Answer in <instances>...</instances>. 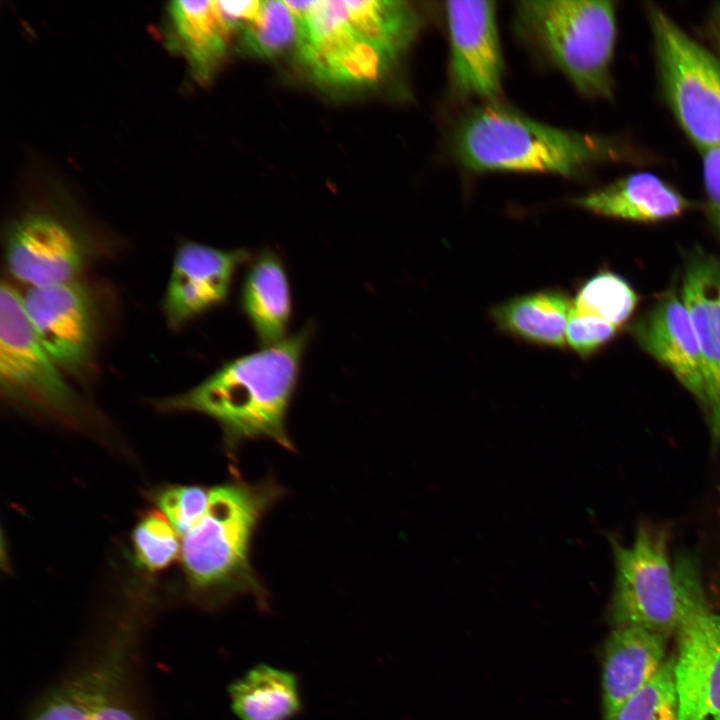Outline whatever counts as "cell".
I'll return each instance as SVG.
<instances>
[{
    "label": "cell",
    "instance_id": "cell-1",
    "mask_svg": "<svg viewBox=\"0 0 720 720\" xmlns=\"http://www.w3.org/2000/svg\"><path fill=\"white\" fill-rule=\"evenodd\" d=\"M311 335L307 325L281 342L231 359L189 391L164 400L162 407L213 418L230 454L243 442L261 438L294 452L286 420Z\"/></svg>",
    "mask_w": 720,
    "mask_h": 720
},
{
    "label": "cell",
    "instance_id": "cell-2",
    "mask_svg": "<svg viewBox=\"0 0 720 720\" xmlns=\"http://www.w3.org/2000/svg\"><path fill=\"white\" fill-rule=\"evenodd\" d=\"M285 494L269 477L232 479L210 489L205 513L184 535L181 556L190 584L216 602L241 595L269 609V593L252 565V544L265 514Z\"/></svg>",
    "mask_w": 720,
    "mask_h": 720
},
{
    "label": "cell",
    "instance_id": "cell-3",
    "mask_svg": "<svg viewBox=\"0 0 720 720\" xmlns=\"http://www.w3.org/2000/svg\"><path fill=\"white\" fill-rule=\"evenodd\" d=\"M452 151L473 172L512 171L575 176L616 160V140L538 122L501 103L485 102L457 123Z\"/></svg>",
    "mask_w": 720,
    "mask_h": 720
},
{
    "label": "cell",
    "instance_id": "cell-4",
    "mask_svg": "<svg viewBox=\"0 0 720 720\" xmlns=\"http://www.w3.org/2000/svg\"><path fill=\"white\" fill-rule=\"evenodd\" d=\"M611 546L613 628L635 626L669 637L687 617L708 605L696 556L682 552L672 561L663 530L640 526L631 544L614 539Z\"/></svg>",
    "mask_w": 720,
    "mask_h": 720
},
{
    "label": "cell",
    "instance_id": "cell-5",
    "mask_svg": "<svg viewBox=\"0 0 720 720\" xmlns=\"http://www.w3.org/2000/svg\"><path fill=\"white\" fill-rule=\"evenodd\" d=\"M516 24L584 96L613 95L611 66L617 40L613 1L525 0Z\"/></svg>",
    "mask_w": 720,
    "mask_h": 720
},
{
    "label": "cell",
    "instance_id": "cell-6",
    "mask_svg": "<svg viewBox=\"0 0 720 720\" xmlns=\"http://www.w3.org/2000/svg\"><path fill=\"white\" fill-rule=\"evenodd\" d=\"M662 95L701 152L720 147V56L687 34L665 11L647 8Z\"/></svg>",
    "mask_w": 720,
    "mask_h": 720
},
{
    "label": "cell",
    "instance_id": "cell-7",
    "mask_svg": "<svg viewBox=\"0 0 720 720\" xmlns=\"http://www.w3.org/2000/svg\"><path fill=\"white\" fill-rule=\"evenodd\" d=\"M0 384L11 401L68 420L78 416L75 392L38 339L22 297L6 282L0 289Z\"/></svg>",
    "mask_w": 720,
    "mask_h": 720
},
{
    "label": "cell",
    "instance_id": "cell-8",
    "mask_svg": "<svg viewBox=\"0 0 720 720\" xmlns=\"http://www.w3.org/2000/svg\"><path fill=\"white\" fill-rule=\"evenodd\" d=\"M449 79L457 96L495 102L504 62L494 1H447Z\"/></svg>",
    "mask_w": 720,
    "mask_h": 720
},
{
    "label": "cell",
    "instance_id": "cell-9",
    "mask_svg": "<svg viewBox=\"0 0 720 720\" xmlns=\"http://www.w3.org/2000/svg\"><path fill=\"white\" fill-rule=\"evenodd\" d=\"M22 305L57 366L82 374L90 365L95 341L94 306L87 289L76 281L31 287Z\"/></svg>",
    "mask_w": 720,
    "mask_h": 720
},
{
    "label": "cell",
    "instance_id": "cell-10",
    "mask_svg": "<svg viewBox=\"0 0 720 720\" xmlns=\"http://www.w3.org/2000/svg\"><path fill=\"white\" fill-rule=\"evenodd\" d=\"M253 255L247 249L182 244L174 257L163 308L169 324L179 327L222 305L239 268Z\"/></svg>",
    "mask_w": 720,
    "mask_h": 720
},
{
    "label": "cell",
    "instance_id": "cell-11",
    "mask_svg": "<svg viewBox=\"0 0 720 720\" xmlns=\"http://www.w3.org/2000/svg\"><path fill=\"white\" fill-rule=\"evenodd\" d=\"M675 635L678 720H720V613L706 605Z\"/></svg>",
    "mask_w": 720,
    "mask_h": 720
},
{
    "label": "cell",
    "instance_id": "cell-12",
    "mask_svg": "<svg viewBox=\"0 0 720 720\" xmlns=\"http://www.w3.org/2000/svg\"><path fill=\"white\" fill-rule=\"evenodd\" d=\"M11 274L31 287L75 281L85 263V249L65 224L47 215L18 221L6 241Z\"/></svg>",
    "mask_w": 720,
    "mask_h": 720
},
{
    "label": "cell",
    "instance_id": "cell-13",
    "mask_svg": "<svg viewBox=\"0 0 720 720\" xmlns=\"http://www.w3.org/2000/svg\"><path fill=\"white\" fill-rule=\"evenodd\" d=\"M638 343L667 367L704 409L706 378L696 333L681 297L666 294L635 322Z\"/></svg>",
    "mask_w": 720,
    "mask_h": 720
},
{
    "label": "cell",
    "instance_id": "cell-14",
    "mask_svg": "<svg viewBox=\"0 0 720 720\" xmlns=\"http://www.w3.org/2000/svg\"><path fill=\"white\" fill-rule=\"evenodd\" d=\"M703 359L707 401L703 409L713 442L720 443V257L693 256L680 295Z\"/></svg>",
    "mask_w": 720,
    "mask_h": 720
},
{
    "label": "cell",
    "instance_id": "cell-15",
    "mask_svg": "<svg viewBox=\"0 0 720 720\" xmlns=\"http://www.w3.org/2000/svg\"><path fill=\"white\" fill-rule=\"evenodd\" d=\"M668 637L635 626L611 631L602 661V720H616L622 707L640 692L666 662Z\"/></svg>",
    "mask_w": 720,
    "mask_h": 720
},
{
    "label": "cell",
    "instance_id": "cell-16",
    "mask_svg": "<svg viewBox=\"0 0 720 720\" xmlns=\"http://www.w3.org/2000/svg\"><path fill=\"white\" fill-rule=\"evenodd\" d=\"M572 202L600 216L636 222L672 219L693 206L677 188L647 171L631 173Z\"/></svg>",
    "mask_w": 720,
    "mask_h": 720
},
{
    "label": "cell",
    "instance_id": "cell-17",
    "mask_svg": "<svg viewBox=\"0 0 720 720\" xmlns=\"http://www.w3.org/2000/svg\"><path fill=\"white\" fill-rule=\"evenodd\" d=\"M240 306L261 346L287 337L293 303L282 258L265 249L252 256L243 277Z\"/></svg>",
    "mask_w": 720,
    "mask_h": 720
},
{
    "label": "cell",
    "instance_id": "cell-18",
    "mask_svg": "<svg viewBox=\"0 0 720 720\" xmlns=\"http://www.w3.org/2000/svg\"><path fill=\"white\" fill-rule=\"evenodd\" d=\"M573 301L562 291L547 289L511 298L494 306L498 329L526 342L563 348Z\"/></svg>",
    "mask_w": 720,
    "mask_h": 720
},
{
    "label": "cell",
    "instance_id": "cell-19",
    "mask_svg": "<svg viewBox=\"0 0 720 720\" xmlns=\"http://www.w3.org/2000/svg\"><path fill=\"white\" fill-rule=\"evenodd\" d=\"M239 720H292L302 710L297 676L269 664H257L228 688Z\"/></svg>",
    "mask_w": 720,
    "mask_h": 720
},
{
    "label": "cell",
    "instance_id": "cell-20",
    "mask_svg": "<svg viewBox=\"0 0 720 720\" xmlns=\"http://www.w3.org/2000/svg\"><path fill=\"white\" fill-rule=\"evenodd\" d=\"M168 11L193 74L201 81L209 79L225 54L231 31L216 1H173Z\"/></svg>",
    "mask_w": 720,
    "mask_h": 720
},
{
    "label": "cell",
    "instance_id": "cell-21",
    "mask_svg": "<svg viewBox=\"0 0 720 720\" xmlns=\"http://www.w3.org/2000/svg\"><path fill=\"white\" fill-rule=\"evenodd\" d=\"M348 23L360 37L398 54L414 40L420 26L416 10L396 0L347 1Z\"/></svg>",
    "mask_w": 720,
    "mask_h": 720
},
{
    "label": "cell",
    "instance_id": "cell-22",
    "mask_svg": "<svg viewBox=\"0 0 720 720\" xmlns=\"http://www.w3.org/2000/svg\"><path fill=\"white\" fill-rule=\"evenodd\" d=\"M399 55L358 36L332 59L320 82L342 87L375 84L390 72Z\"/></svg>",
    "mask_w": 720,
    "mask_h": 720
},
{
    "label": "cell",
    "instance_id": "cell-23",
    "mask_svg": "<svg viewBox=\"0 0 720 720\" xmlns=\"http://www.w3.org/2000/svg\"><path fill=\"white\" fill-rule=\"evenodd\" d=\"M638 297L630 284L610 271L598 272L578 290L573 311L621 327L636 308Z\"/></svg>",
    "mask_w": 720,
    "mask_h": 720
},
{
    "label": "cell",
    "instance_id": "cell-24",
    "mask_svg": "<svg viewBox=\"0 0 720 720\" xmlns=\"http://www.w3.org/2000/svg\"><path fill=\"white\" fill-rule=\"evenodd\" d=\"M298 38V22L285 1H262L256 19L243 30L244 47L253 55L273 57Z\"/></svg>",
    "mask_w": 720,
    "mask_h": 720
},
{
    "label": "cell",
    "instance_id": "cell-25",
    "mask_svg": "<svg viewBox=\"0 0 720 720\" xmlns=\"http://www.w3.org/2000/svg\"><path fill=\"white\" fill-rule=\"evenodd\" d=\"M675 657L619 711L616 720H678L674 677Z\"/></svg>",
    "mask_w": 720,
    "mask_h": 720
},
{
    "label": "cell",
    "instance_id": "cell-26",
    "mask_svg": "<svg viewBox=\"0 0 720 720\" xmlns=\"http://www.w3.org/2000/svg\"><path fill=\"white\" fill-rule=\"evenodd\" d=\"M136 562L149 571L166 568L179 552L177 531L162 515L151 513L133 532Z\"/></svg>",
    "mask_w": 720,
    "mask_h": 720
},
{
    "label": "cell",
    "instance_id": "cell-27",
    "mask_svg": "<svg viewBox=\"0 0 720 720\" xmlns=\"http://www.w3.org/2000/svg\"><path fill=\"white\" fill-rule=\"evenodd\" d=\"M94 674L72 682L48 697L32 720H91Z\"/></svg>",
    "mask_w": 720,
    "mask_h": 720
},
{
    "label": "cell",
    "instance_id": "cell-28",
    "mask_svg": "<svg viewBox=\"0 0 720 720\" xmlns=\"http://www.w3.org/2000/svg\"><path fill=\"white\" fill-rule=\"evenodd\" d=\"M210 490L200 486H176L164 490L158 505L178 534L185 535L205 513Z\"/></svg>",
    "mask_w": 720,
    "mask_h": 720
},
{
    "label": "cell",
    "instance_id": "cell-29",
    "mask_svg": "<svg viewBox=\"0 0 720 720\" xmlns=\"http://www.w3.org/2000/svg\"><path fill=\"white\" fill-rule=\"evenodd\" d=\"M619 327L588 315H579L572 309L567 328L568 346L581 357H588L606 345Z\"/></svg>",
    "mask_w": 720,
    "mask_h": 720
},
{
    "label": "cell",
    "instance_id": "cell-30",
    "mask_svg": "<svg viewBox=\"0 0 720 720\" xmlns=\"http://www.w3.org/2000/svg\"><path fill=\"white\" fill-rule=\"evenodd\" d=\"M111 672L94 674L91 720H136L120 698Z\"/></svg>",
    "mask_w": 720,
    "mask_h": 720
},
{
    "label": "cell",
    "instance_id": "cell-31",
    "mask_svg": "<svg viewBox=\"0 0 720 720\" xmlns=\"http://www.w3.org/2000/svg\"><path fill=\"white\" fill-rule=\"evenodd\" d=\"M702 178L710 219L720 233V147L702 153Z\"/></svg>",
    "mask_w": 720,
    "mask_h": 720
},
{
    "label": "cell",
    "instance_id": "cell-32",
    "mask_svg": "<svg viewBox=\"0 0 720 720\" xmlns=\"http://www.w3.org/2000/svg\"><path fill=\"white\" fill-rule=\"evenodd\" d=\"M262 1H216L219 12L230 30H244L257 17Z\"/></svg>",
    "mask_w": 720,
    "mask_h": 720
},
{
    "label": "cell",
    "instance_id": "cell-33",
    "mask_svg": "<svg viewBox=\"0 0 720 720\" xmlns=\"http://www.w3.org/2000/svg\"><path fill=\"white\" fill-rule=\"evenodd\" d=\"M709 33L720 54V2L713 5L709 16Z\"/></svg>",
    "mask_w": 720,
    "mask_h": 720
}]
</instances>
